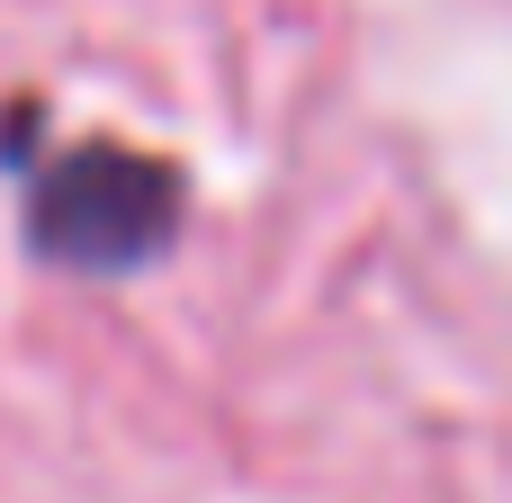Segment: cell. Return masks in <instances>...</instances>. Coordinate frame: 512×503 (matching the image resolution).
Here are the masks:
<instances>
[{"instance_id":"1","label":"cell","mask_w":512,"mask_h":503,"mask_svg":"<svg viewBox=\"0 0 512 503\" xmlns=\"http://www.w3.org/2000/svg\"><path fill=\"white\" fill-rule=\"evenodd\" d=\"M189 216V180L180 162L144 153V144H54L45 162H27V243L81 279H126L144 261L171 252Z\"/></svg>"}]
</instances>
